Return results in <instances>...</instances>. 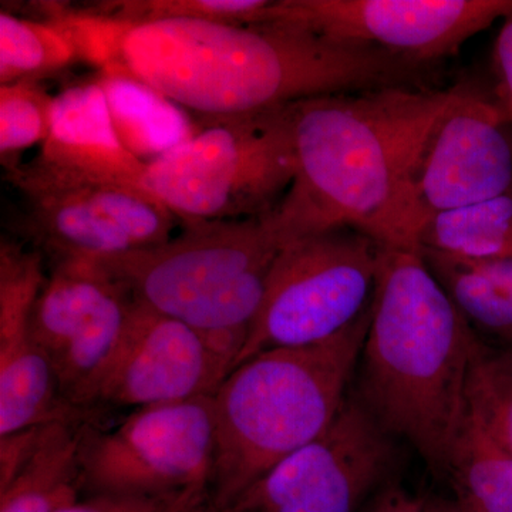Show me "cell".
<instances>
[{"instance_id":"obj_29","label":"cell","mask_w":512,"mask_h":512,"mask_svg":"<svg viewBox=\"0 0 512 512\" xmlns=\"http://www.w3.org/2000/svg\"><path fill=\"white\" fill-rule=\"evenodd\" d=\"M429 512H464L454 501L431 500L427 501Z\"/></svg>"},{"instance_id":"obj_11","label":"cell","mask_w":512,"mask_h":512,"mask_svg":"<svg viewBox=\"0 0 512 512\" xmlns=\"http://www.w3.org/2000/svg\"><path fill=\"white\" fill-rule=\"evenodd\" d=\"M512 0H279L268 23L342 45L370 46L416 64L457 55L510 12Z\"/></svg>"},{"instance_id":"obj_10","label":"cell","mask_w":512,"mask_h":512,"mask_svg":"<svg viewBox=\"0 0 512 512\" xmlns=\"http://www.w3.org/2000/svg\"><path fill=\"white\" fill-rule=\"evenodd\" d=\"M393 436L348 397L328 430L286 457L221 512H360L392 474Z\"/></svg>"},{"instance_id":"obj_22","label":"cell","mask_w":512,"mask_h":512,"mask_svg":"<svg viewBox=\"0 0 512 512\" xmlns=\"http://www.w3.org/2000/svg\"><path fill=\"white\" fill-rule=\"evenodd\" d=\"M76 60V46L55 23L0 12V86L39 82Z\"/></svg>"},{"instance_id":"obj_9","label":"cell","mask_w":512,"mask_h":512,"mask_svg":"<svg viewBox=\"0 0 512 512\" xmlns=\"http://www.w3.org/2000/svg\"><path fill=\"white\" fill-rule=\"evenodd\" d=\"M215 460L212 396L134 410L119 426L84 427L82 491L165 494L208 488Z\"/></svg>"},{"instance_id":"obj_21","label":"cell","mask_w":512,"mask_h":512,"mask_svg":"<svg viewBox=\"0 0 512 512\" xmlns=\"http://www.w3.org/2000/svg\"><path fill=\"white\" fill-rule=\"evenodd\" d=\"M420 248L464 259L512 256V190L434 215L421 231Z\"/></svg>"},{"instance_id":"obj_3","label":"cell","mask_w":512,"mask_h":512,"mask_svg":"<svg viewBox=\"0 0 512 512\" xmlns=\"http://www.w3.org/2000/svg\"><path fill=\"white\" fill-rule=\"evenodd\" d=\"M480 343L420 249L380 245L359 399L436 476L446 477Z\"/></svg>"},{"instance_id":"obj_8","label":"cell","mask_w":512,"mask_h":512,"mask_svg":"<svg viewBox=\"0 0 512 512\" xmlns=\"http://www.w3.org/2000/svg\"><path fill=\"white\" fill-rule=\"evenodd\" d=\"M6 178L25 200V231L53 262L97 259L163 244L178 218L140 187L64 173L35 160Z\"/></svg>"},{"instance_id":"obj_25","label":"cell","mask_w":512,"mask_h":512,"mask_svg":"<svg viewBox=\"0 0 512 512\" xmlns=\"http://www.w3.org/2000/svg\"><path fill=\"white\" fill-rule=\"evenodd\" d=\"M467 407L501 447L512 454V350L478 345L470 367Z\"/></svg>"},{"instance_id":"obj_2","label":"cell","mask_w":512,"mask_h":512,"mask_svg":"<svg viewBox=\"0 0 512 512\" xmlns=\"http://www.w3.org/2000/svg\"><path fill=\"white\" fill-rule=\"evenodd\" d=\"M460 90L393 86L288 104L295 177L265 217L281 247L353 228L382 247L419 251L417 165Z\"/></svg>"},{"instance_id":"obj_13","label":"cell","mask_w":512,"mask_h":512,"mask_svg":"<svg viewBox=\"0 0 512 512\" xmlns=\"http://www.w3.org/2000/svg\"><path fill=\"white\" fill-rule=\"evenodd\" d=\"M235 357L180 320L131 303L126 328L90 393L97 406L140 407L210 397Z\"/></svg>"},{"instance_id":"obj_5","label":"cell","mask_w":512,"mask_h":512,"mask_svg":"<svg viewBox=\"0 0 512 512\" xmlns=\"http://www.w3.org/2000/svg\"><path fill=\"white\" fill-rule=\"evenodd\" d=\"M181 227L163 244L96 262L131 301L204 333L237 360L281 244L265 217Z\"/></svg>"},{"instance_id":"obj_1","label":"cell","mask_w":512,"mask_h":512,"mask_svg":"<svg viewBox=\"0 0 512 512\" xmlns=\"http://www.w3.org/2000/svg\"><path fill=\"white\" fill-rule=\"evenodd\" d=\"M77 56L101 74L146 84L204 119L242 116L325 94L409 86L420 64L370 46L342 45L284 23L212 20L124 23L47 3Z\"/></svg>"},{"instance_id":"obj_15","label":"cell","mask_w":512,"mask_h":512,"mask_svg":"<svg viewBox=\"0 0 512 512\" xmlns=\"http://www.w3.org/2000/svg\"><path fill=\"white\" fill-rule=\"evenodd\" d=\"M47 276L43 255L0 242V437L56 421H87L64 402L33 332V308Z\"/></svg>"},{"instance_id":"obj_18","label":"cell","mask_w":512,"mask_h":512,"mask_svg":"<svg viewBox=\"0 0 512 512\" xmlns=\"http://www.w3.org/2000/svg\"><path fill=\"white\" fill-rule=\"evenodd\" d=\"M420 251L471 328L512 343V256L464 259L426 248Z\"/></svg>"},{"instance_id":"obj_4","label":"cell","mask_w":512,"mask_h":512,"mask_svg":"<svg viewBox=\"0 0 512 512\" xmlns=\"http://www.w3.org/2000/svg\"><path fill=\"white\" fill-rule=\"evenodd\" d=\"M370 315L372 305L333 338L266 350L229 373L212 396L210 501L218 510L224 511L276 464L329 429L348 399Z\"/></svg>"},{"instance_id":"obj_6","label":"cell","mask_w":512,"mask_h":512,"mask_svg":"<svg viewBox=\"0 0 512 512\" xmlns=\"http://www.w3.org/2000/svg\"><path fill=\"white\" fill-rule=\"evenodd\" d=\"M288 106L208 120L147 164L141 187L181 222L262 218L295 177Z\"/></svg>"},{"instance_id":"obj_17","label":"cell","mask_w":512,"mask_h":512,"mask_svg":"<svg viewBox=\"0 0 512 512\" xmlns=\"http://www.w3.org/2000/svg\"><path fill=\"white\" fill-rule=\"evenodd\" d=\"M36 158L64 173L140 188L147 168L117 136L97 79L55 96L49 137Z\"/></svg>"},{"instance_id":"obj_26","label":"cell","mask_w":512,"mask_h":512,"mask_svg":"<svg viewBox=\"0 0 512 512\" xmlns=\"http://www.w3.org/2000/svg\"><path fill=\"white\" fill-rule=\"evenodd\" d=\"M208 497V488L147 495L96 494L80 498L59 512H190Z\"/></svg>"},{"instance_id":"obj_14","label":"cell","mask_w":512,"mask_h":512,"mask_svg":"<svg viewBox=\"0 0 512 512\" xmlns=\"http://www.w3.org/2000/svg\"><path fill=\"white\" fill-rule=\"evenodd\" d=\"M508 126L494 101L461 87L431 131L417 165L414 198L421 227L440 212L512 190Z\"/></svg>"},{"instance_id":"obj_23","label":"cell","mask_w":512,"mask_h":512,"mask_svg":"<svg viewBox=\"0 0 512 512\" xmlns=\"http://www.w3.org/2000/svg\"><path fill=\"white\" fill-rule=\"evenodd\" d=\"M274 2L268 0H117L87 6V12L116 22L212 20L232 25L268 23Z\"/></svg>"},{"instance_id":"obj_16","label":"cell","mask_w":512,"mask_h":512,"mask_svg":"<svg viewBox=\"0 0 512 512\" xmlns=\"http://www.w3.org/2000/svg\"><path fill=\"white\" fill-rule=\"evenodd\" d=\"M87 421H56L0 437V512H59L80 500Z\"/></svg>"},{"instance_id":"obj_19","label":"cell","mask_w":512,"mask_h":512,"mask_svg":"<svg viewBox=\"0 0 512 512\" xmlns=\"http://www.w3.org/2000/svg\"><path fill=\"white\" fill-rule=\"evenodd\" d=\"M97 80L106 93L117 136L143 163L157 160L197 133L184 109L146 84L109 74Z\"/></svg>"},{"instance_id":"obj_12","label":"cell","mask_w":512,"mask_h":512,"mask_svg":"<svg viewBox=\"0 0 512 512\" xmlns=\"http://www.w3.org/2000/svg\"><path fill=\"white\" fill-rule=\"evenodd\" d=\"M130 296L96 261L53 262L32 315L33 332L64 402L89 414L87 402L126 328Z\"/></svg>"},{"instance_id":"obj_28","label":"cell","mask_w":512,"mask_h":512,"mask_svg":"<svg viewBox=\"0 0 512 512\" xmlns=\"http://www.w3.org/2000/svg\"><path fill=\"white\" fill-rule=\"evenodd\" d=\"M360 512H429L427 501L407 493L399 487L380 491Z\"/></svg>"},{"instance_id":"obj_7","label":"cell","mask_w":512,"mask_h":512,"mask_svg":"<svg viewBox=\"0 0 512 512\" xmlns=\"http://www.w3.org/2000/svg\"><path fill=\"white\" fill-rule=\"evenodd\" d=\"M380 245L353 228H335L284 245L234 367L282 348L339 335L372 305Z\"/></svg>"},{"instance_id":"obj_27","label":"cell","mask_w":512,"mask_h":512,"mask_svg":"<svg viewBox=\"0 0 512 512\" xmlns=\"http://www.w3.org/2000/svg\"><path fill=\"white\" fill-rule=\"evenodd\" d=\"M495 101L504 119L512 124V8L504 16L493 52Z\"/></svg>"},{"instance_id":"obj_20","label":"cell","mask_w":512,"mask_h":512,"mask_svg":"<svg viewBox=\"0 0 512 512\" xmlns=\"http://www.w3.org/2000/svg\"><path fill=\"white\" fill-rule=\"evenodd\" d=\"M464 512H512V454L501 447L468 410L446 470Z\"/></svg>"},{"instance_id":"obj_24","label":"cell","mask_w":512,"mask_h":512,"mask_svg":"<svg viewBox=\"0 0 512 512\" xmlns=\"http://www.w3.org/2000/svg\"><path fill=\"white\" fill-rule=\"evenodd\" d=\"M53 104L55 97L37 82L0 86V161L8 173L19 167L23 151L49 137Z\"/></svg>"},{"instance_id":"obj_30","label":"cell","mask_w":512,"mask_h":512,"mask_svg":"<svg viewBox=\"0 0 512 512\" xmlns=\"http://www.w3.org/2000/svg\"><path fill=\"white\" fill-rule=\"evenodd\" d=\"M190 512H221L215 507L214 504L211 503L210 497L205 498L202 503L198 504L197 507L192 508Z\"/></svg>"}]
</instances>
